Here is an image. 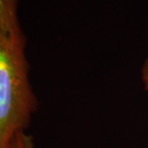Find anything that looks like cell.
Wrapping results in <instances>:
<instances>
[{
	"label": "cell",
	"mask_w": 148,
	"mask_h": 148,
	"mask_svg": "<svg viewBox=\"0 0 148 148\" xmlns=\"http://www.w3.org/2000/svg\"><path fill=\"white\" fill-rule=\"evenodd\" d=\"M18 0H0V33L16 42H26L17 14Z\"/></svg>",
	"instance_id": "cell-2"
},
{
	"label": "cell",
	"mask_w": 148,
	"mask_h": 148,
	"mask_svg": "<svg viewBox=\"0 0 148 148\" xmlns=\"http://www.w3.org/2000/svg\"><path fill=\"white\" fill-rule=\"evenodd\" d=\"M9 148H34L33 138L27 135L25 131L18 132L12 140Z\"/></svg>",
	"instance_id": "cell-3"
},
{
	"label": "cell",
	"mask_w": 148,
	"mask_h": 148,
	"mask_svg": "<svg viewBox=\"0 0 148 148\" xmlns=\"http://www.w3.org/2000/svg\"><path fill=\"white\" fill-rule=\"evenodd\" d=\"M25 47L26 42L12 41L0 33V148L10 147L37 107Z\"/></svg>",
	"instance_id": "cell-1"
},
{
	"label": "cell",
	"mask_w": 148,
	"mask_h": 148,
	"mask_svg": "<svg viewBox=\"0 0 148 148\" xmlns=\"http://www.w3.org/2000/svg\"><path fill=\"white\" fill-rule=\"evenodd\" d=\"M141 79H143L144 88L148 91V56L141 68Z\"/></svg>",
	"instance_id": "cell-4"
}]
</instances>
